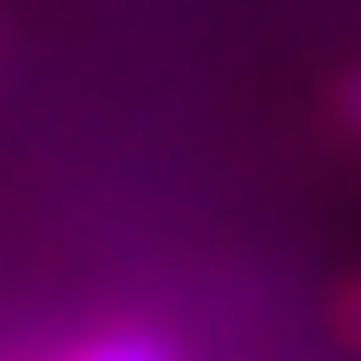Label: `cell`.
Segmentation results:
<instances>
[{"instance_id":"1","label":"cell","mask_w":361,"mask_h":361,"mask_svg":"<svg viewBox=\"0 0 361 361\" xmlns=\"http://www.w3.org/2000/svg\"><path fill=\"white\" fill-rule=\"evenodd\" d=\"M73 361H177L161 345V337H137V329H121V337H97V345H80Z\"/></svg>"},{"instance_id":"3","label":"cell","mask_w":361,"mask_h":361,"mask_svg":"<svg viewBox=\"0 0 361 361\" xmlns=\"http://www.w3.org/2000/svg\"><path fill=\"white\" fill-rule=\"evenodd\" d=\"M345 337H361V281L345 289Z\"/></svg>"},{"instance_id":"2","label":"cell","mask_w":361,"mask_h":361,"mask_svg":"<svg viewBox=\"0 0 361 361\" xmlns=\"http://www.w3.org/2000/svg\"><path fill=\"white\" fill-rule=\"evenodd\" d=\"M337 113H345V121H353V129H361V73L345 80V89H337Z\"/></svg>"}]
</instances>
